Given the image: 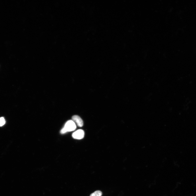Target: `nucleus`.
Here are the masks:
<instances>
[{"label":"nucleus","mask_w":196,"mask_h":196,"mask_svg":"<svg viewBox=\"0 0 196 196\" xmlns=\"http://www.w3.org/2000/svg\"><path fill=\"white\" fill-rule=\"evenodd\" d=\"M76 128L75 123L73 120H69L66 123L64 127L61 130L60 133L62 134H64L67 132L75 130Z\"/></svg>","instance_id":"f257e3e1"},{"label":"nucleus","mask_w":196,"mask_h":196,"mask_svg":"<svg viewBox=\"0 0 196 196\" xmlns=\"http://www.w3.org/2000/svg\"><path fill=\"white\" fill-rule=\"evenodd\" d=\"M84 132L82 129L78 130L73 133V137L76 139H83L84 136Z\"/></svg>","instance_id":"f03ea898"},{"label":"nucleus","mask_w":196,"mask_h":196,"mask_svg":"<svg viewBox=\"0 0 196 196\" xmlns=\"http://www.w3.org/2000/svg\"><path fill=\"white\" fill-rule=\"evenodd\" d=\"M72 120L77 124V126L82 127L83 126V122L81 118L77 115H74L72 117Z\"/></svg>","instance_id":"7ed1b4c3"},{"label":"nucleus","mask_w":196,"mask_h":196,"mask_svg":"<svg viewBox=\"0 0 196 196\" xmlns=\"http://www.w3.org/2000/svg\"><path fill=\"white\" fill-rule=\"evenodd\" d=\"M102 195V193L99 190H97L92 193L90 196H101Z\"/></svg>","instance_id":"20e7f679"},{"label":"nucleus","mask_w":196,"mask_h":196,"mask_svg":"<svg viewBox=\"0 0 196 196\" xmlns=\"http://www.w3.org/2000/svg\"><path fill=\"white\" fill-rule=\"evenodd\" d=\"M6 123L5 120L3 117L0 118V127H2Z\"/></svg>","instance_id":"39448f33"}]
</instances>
